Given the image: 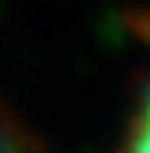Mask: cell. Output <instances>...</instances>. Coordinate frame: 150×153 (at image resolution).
<instances>
[{
  "label": "cell",
  "mask_w": 150,
  "mask_h": 153,
  "mask_svg": "<svg viewBox=\"0 0 150 153\" xmlns=\"http://www.w3.org/2000/svg\"><path fill=\"white\" fill-rule=\"evenodd\" d=\"M115 153H150V71L132 97L130 115Z\"/></svg>",
  "instance_id": "cell-1"
},
{
  "label": "cell",
  "mask_w": 150,
  "mask_h": 153,
  "mask_svg": "<svg viewBox=\"0 0 150 153\" xmlns=\"http://www.w3.org/2000/svg\"><path fill=\"white\" fill-rule=\"evenodd\" d=\"M0 153H41L27 124L15 118L6 106H0Z\"/></svg>",
  "instance_id": "cell-2"
}]
</instances>
